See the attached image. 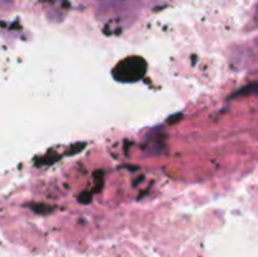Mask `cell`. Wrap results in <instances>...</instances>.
I'll return each instance as SVG.
<instances>
[{
    "label": "cell",
    "instance_id": "cell-1",
    "mask_svg": "<svg viewBox=\"0 0 258 257\" xmlns=\"http://www.w3.org/2000/svg\"><path fill=\"white\" fill-rule=\"evenodd\" d=\"M139 7V0H105L100 12L105 15H123Z\"/></svg>",
    "mask_w": 258,
    "mask_h": 257
}]
</instances>
